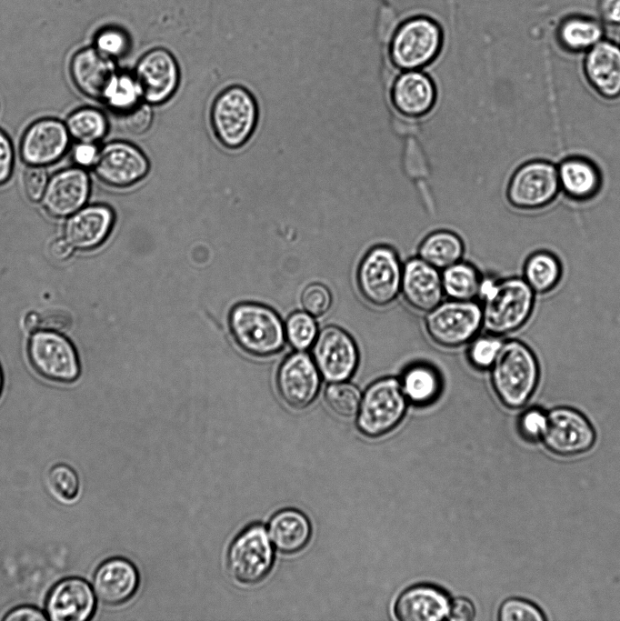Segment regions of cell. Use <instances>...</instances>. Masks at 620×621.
<instances>
[{
  "instance_id": "obj_17",
  "label": "cell",
  "mask_w": 620,
  "mask_h": 621,
  "mask_svg": "<svg viewBox=\"0 0 620 621\" xmlns=\"http://www.w3.org/2000/svg\"><path fill=\"white\" fill-rule=\"evenodd\" d=\"M96 599L83 578L67 577L56 583L45 601L47 617L54 621H85L95 615Z\"/></svg>"
},
{
  "instance_id": "obj_27",
  "label": "cell",
  "mask_w": 620,
  "mask_h": 621,
  "mask_svg": "<svg viewBox=\"0 0 620 621\" xmlns=\"http://www.w3.org/2000/svg\"><path fill=\"white\" fill-rule=\"evenodd\" d=\"M113 223L114 213L108 206L94 205L82 207L66 221L65 237L75 247L91 249L106 238Z\"/></svg>"
},
{
  "instance_id": "obj_42",
  "label": "cell",
  "mask_w": 620,
  "mask_h": 621,
  "mask_svg": "<svg viewBox=\"0 0 620 621\" xmlns=\"http://www.w3.org/2000/svg\"><path fill=\"white\" fill-rule=\"evenodd\" d=\"M498 618L501 621H544L545 616L535 604L522 598H510L501 605Z\"/></svg>"
},
{
  "instance_id": "obj_33",
  "label": "cell",
  "mask_w": 620,
  "mask_h": 621,
  "mask_svg": "<svg viewBox=\"0 0 620 621\" xmlns=\"http://www.w3.org/2000/svg\"><path fill=\"white\" fill-rule=\"evenodd\" d=\"M562 269L557 257L547 251L531 255L524 269L525 281L534 292L545 293L560 280Z\"/></svg>"
},
{
  "instance_id": "obj_6",
  "label": "cell",
  "mask_w": 620,
  "mask_h": 621,
  "mask_svg": "<svg viewBox=\"0 0 620 621\" xmlns=\"http://www.w3.org/2000/svg\"><path fill=\"white\" fill-rule=\"evenodd\" d=\"M408 405L398 377L378 378L362 393L356 426L366 436H381L399 425Z\"/></svg>"
},
{
  "instance_id": "obj_20",
  "label": "cell",
  "mask_w": 620,
  "mask_h": 621,
  "mask_svg": "<svg viewBox=\"0 0 620 621\" xmlns=\"http://www.w3.org/2000/svg\"><path fill=\"white\" fill-rule=\"evenodd\" d=\"M140 576L130 560L115 556L96 568L93 586L97 598L105 605L118 606L130 601L136 594Z\"/></svg>"
},
{
  "instance_id": "obj_39",
  "label": "cell",
  "mask_w": 620,
  "mask_h": 621,
  "mask_svg": "<svg viewBox=\"0 0 620 621\" xmlns=\"http://www.w3.org/2000/svg\"><path fill=\"white\" fill-rule=\"evenodd\" d=\"M497 336L488 334L475 336L467 345L466 357L477 370L491 368L502 346Z\"/></svg>"
},
{
  "instance_id": "obj_22",
  "label": "cell",
  "mask_w": 620,
  "mask_h": 621,
  "mask_svg": "<svg viewBox=\"0 0 620 621\" xmlns=\"http://www.w3.org/2000/svg\"><path fill=\"white\" fill-rule=\"evenodd\" d=\"M90 192L89 176L84 169L62 170L49 180L43 206L54 217L70 216L85 204Z\"/></svg>"
},
{
  "instance_id": "obj_11",
  "label": "cell",
  "mask_w": 620,
  "mask_h": 621,
  "mask_svg": "<svg viewBox=\"0 0 620 621\" xmlns=\"http://www.w3.org/2000/svg\"><path fill=\"white\" fill-rule=\"evenodd\" d=\"M312 358L328 383L350 380L359 364V351L353 336L336 325L323 327L311 346Z\"/></svg>"
},
{
  "instance_id": "obj_44",
  "label": "cell",
  "mask_w": 620,
  "mask_h": 621,
  "mask_svg": "<svg viewBox=\"0 0 620 621\" xmlns=\"http://www.w3.org/2000/svg\"><path fill=\"white\" fill-rule=\"evenodd\" d=\"M547 416L541 410L534 408L525 411L519 418L520 435L528 441H536L543 437L546 427Z\"/></svg>"
},
{
  "instance_id": "obj_14",
  "label": "cell",
  "mask_w": 620,
  "mask_h": 621,
  "mask_svg": "<svg viewBox=\"0 0 620 621\" xmlns=\"http://www.w3.org/2000/svg\"><path fill=\"white\" fill-rule=\"evenodd\" d=\"M135 77L142 99L149 105H161L175 93L180 72L174 55L166 49L157 47L146 52L138 61Z\"/></svg>"
},
{
  "instance_id": "obj_2",
  "label": "cell",
  "mask_w": 620,
  "mask_h": 621,
  "mask_svg": "<svg viewBox=\"0 0 620 621\" xmlns=\"http://www.w3.org/2000/svg\"><path fill=\"white\" fill-rule=\"evenodd\" d=\"M491 383L499 400L509 408H519L529 400L538 383L535 356L525 344L503 343L491 366Z\"/></svg>"
},
{
  "instance_id": "obj_5",
  "label": "cell",
  "mask_w": 620,
  "mask_h": 621,
  "mask_svg": "<svg viewBox=\"0 0 620 621\" xmlns=\"http://www.w3.org/2000/svg\"><path fill=\"white\" fill-rule=\"evenodd\" d=\"M258 119L254 95L245 87L232 85L215 98L210 120L217 140L226 148L243 146L253 135Z\"/></svg>"
},
{
  "instance_id": "obj_28",
  "label": "cell",
  "mask_w": 620,
  "mask_h": 621,
  "mask_svg": "<svg viewBox=\"0 0 620 621\" xmlns=\"http://www.w3.org/2000/svg\"><path fill=\"white\" fill-rule=\"evenodd\" d=\"M267 531L275 550L284 555H293L306 546L312 526L303 512L287 507L271 516Z\"/></svg>"
},
{
  "instance_id": "obj_35",
  "label": "cell",
  "mask_w": 620,
  "mask_h": 621,
  "mask_svg": "<svg viewBox=\"0 0 620 621\" xmlns=\"http://www.w3.org/2000/svg\"><path fill=\"white\" fill-rule=\"evenodd\" d=\"M324 397L332 411L341 416L350 417L358 411L362 392L349 380L337 381L328 383Z\"/></svg>"
},
{
  "instance_id": "obj_13",
  "label": "cell",
  "mask_w": 620,
  "mask_h": 621,
  "mask_svg": "<svg viewBox=\"0 0 620 621\" xmlns=\"http://www.w3.org/2000/svg\"><path fill=\"white\" fill-rule=\"evenodd\" d=\"M542 438L551 452L571 456L588 451L595 443V433L583 414L573 408L557 407L547 415Z\"/></svg>"
},
{
  "instance_id": "obj_4",
  "label": "cell",
  "mask_w": 620,
  "mask_h": 621,
  "mask_svg": "<svg viewBox=\"0 0 620 621\" xmlns=\"http://www.w3.org/2000/svg\"><path fill=\"white\" fill-rule=\"evenodd\" d=\"M443 41L442 28L435 20L415 15L395 30L389 44V57L401 71L422 70L437 58Z\"/></svg>"
},
{
  "instance_id": "obj_15",
  "label": "cell",
  "mask_w": 620,
  "mask_h": 621,
  "mask_svg": "<svg viewBox=\"0 0 620 621\" xmlns=\"http://www.w3.org/2000/svg\"><path fill=\"white\" fill-rule=\"evenodd\" d=\"M97 177L108 185L126 187L142 180L149 171V161L137 146L112 142L98 153L94 165Z\"/></svg>"
},
{
  "instance_id": "obj_41",
  "label": "cell",
  "mask_w": 620,
  "mask_h": 621,
  "mask_svg": "<svg viewBox=\"0 0 620 621\" xmlns=\"http://www.w3.org/2000/svg\"><path fill=\"white\" fill-rule=\"evenodd\" d=\"M333 296L330 289L324 284L312 283L305 287L301 295V304L305 312L313 316H321L331 308Z\"/></svg>"
},
{
  "instance_id": "obj_31",
  "label": "cell",
  "mask_w": 620,
  "mask_h": 621,
  "mask_svg": "<svg viewBox=\"0 0 620 621\" xmlns=\"http://www.w3.org/2000/svg\"><path fill=\"white\" fill-rule=\"evenodd\" d=\"M600 23L586 16H570L565 19L557 31L562 48L572 54L585 53L603 39Z\"/></svg>"
},
{
  "instance_id": "obj_45",
  "label": "cell",
  "mask_w": 620,
  "mask_h": 621,
  "mask_svg": "<svg viewBox=\"0 0 620 621\" xmlns=\"http://www.w3.org/2000/svg\"><path fill=\"white\" fill-rule=\"evenodd\" d=\"M47 173L38 165H30L26 168L23 176V185L27 198L31 201L40 200L47 186Z\"/></svg>"
},
{
  "instance_id": "obj_54",
  "label": "cell",
  "mask_w": 620,
  "mask_h": 621,
  "mask_svg": "<svg viewBox=\"0 0 620 621\" xmlns=\"http://www.w3.org/2000/svg\"><path fill=\"white\" fill-rule=\"evenodd\" d=\"M1 387H2V374H1V371H0V392H1Z\"/></svg>"
},
{
  "instance_id": "obj_30",
  "label": "cell",
  "mask_w": 620,
  "mask_h": 621,
  "mask_svg": "<svg viewBox=\"0 0 620 621\" xmlns=\"http://www.w3.org/2000/svg\"><path fill=\"white\" fill-rule=\"evenodd\" d=\"M464 252V242L456 233L439 229L425 236L418 246L417 255L442 271L462 260Z\"/></svg>"
},
{
  "instance_id": "obj_40",
  "label": "cell",
  "mask_w": 620,
  "mask_h": 621,
  "mask_svg": "<svg viewBox=\"0 0 620 621\" xmlns=\"http://www.w3.org/2000/svg\"><path fill=\"white\" fill-rule=\"evenodd\" d=\"M129 46V37L120 28H103L95 37V48L110 59L123 56L128 51Z\"/></svg>"
},
{
  "instance_id": "obj_38",
  "label": "cell",
  "mask_w": 620,
  "mask_h": 621,
  "mask_svg": "<svg viewBox=\"0 0 620 621\" xmlns=\"http://www.w3.org/2000/svg\"><path fill=\"white\" fill-rule=\"evenodd\" d=\"M48 484L53 494L64 502L75 500L80 492L79 476L75 469L66 464H57L50 469Z\"/></svg>"
},
{
  "instance_id": "obj_52",
  "label": "cell",
  "mask_w": 620,
  "mask_h": 621,
  "mask_svg": "<svg viewBox=\"0 0 620 621\" xmlns=\"http://www.w3.org/2000/svg\"><path fill=\"white\" fill-rule=\"evenodd\" d=\"M73 245L67 239H56L50 244L49 253L51 256L58 261H63L70 256Z\"/></svg>"
},
{
  "instance_id": "obj_3",
  "label": "cell",
  "mask_w": 620,
  "mask_h": 621,
  "mask_svg": "<svg viewBox=\"0 0 620 621\" xmlns=\"http://www.w3.org/2000/svg\"><path fill=\"white\" fill-rule=\"evenodd\" d=\"M228 324L235 342L250 355L268 356L279 352L285 345L282 320L267 305L251 302L237 304L229 314Z\"/></svg>"
},
{
  "instance_id": "obj_18",
  "label": "cell",
  "mask_w": 620,
  "mask_h": 621,
  "mask_svg": "<svg viewBox=\"0 0 620 621\" xmlns=\"http://www.w3.org/2000/svg\"><path fill=\"white\" fill-rule=\"evenodd\" d=\"M390 100L395 110L407 118L427 115L437 101L433 79L422 70L402 71L393 81Z\"/></svg>"
},
{
  "instance_id": "obj_43",
  "label": "cell",
  "mask_w": 620,
  "mask_h": 621,
  "mask_svg": "<svg viewBox=\"0 0 620 621\" xmlns=\"http://www.w3.org/2000/svg\"><path fill=\"white\" fill-rule=\"evenodd\" d=\"M153 121V112L147 103H139L135 106L121 113L119 121L121 128L126 133L141 135L148 130Z\"/></svg>"
},
{
  "instance_id": "obj_29",
  "label": "cell",
  "mask_w": 620,
  "mask_h": 621,
  "mask_svg": "<svg viewBox=\"0 0 620 621\" xmlns=\"http://www.w3.org/2000/svg\"><path fill=\"white\" fill-rule=\"evenodd\" d=\"M401 389L408 402L417 407L435 403L443 391V377L433 365L417 361L404 368L398 377Z\"/></svg>"
},
{
  "instance_id": "obj_19",
  "label": "cell",
  "mask_w": 620,
  "mask_h": 621,
  "mask_svg": "<svg viewBox=\"0 0 620 621\" xmlns=\"http://www.w3.org/2000/svg\"><path fill=\"white\" fill-rule=\"evenodd\" d=\"M69 136L66 125L62 122L51 118L38 120L22 137L21 156L30 165L53 164L66 152Z\"/></svg>"
},
{
  "instance_id": "obj_49",
  "label": "cell",
  "mask_w": 620,
  "mask_h": 621,
  "mask_svg": "<svg viewBox=\"0 0 620 621\" xmlns=\"http://www.w3.org/2000/svg\"><path fill=\"white\" fill-rule=\"evenodd\" d=\"M475 617V606L465 598H456L450 605L447 618L454 621H470Z\"/></svg>"
},
{
  "instance_id": "obj_10",
  "label": "cell",
  "mask_w": 620,
  "mask_h": 621,
  "mask_svg": "<svg viewBox=\"0 0 620 621\" xmlns=\"http://www.w3.org/2000/svg\"><path fill=\"white\" fill-rule=\"evenodd\" d=\"M556 164L532 159L519 165L506 187V197L515 208L535 210L550 205L560 194Z\"/></svg>"
},
{
  "instance_id": "obj_32",
  "label": "cell",
  "mask_w": 620,
  "mask_h": 621,
  "mask_svg": "<svg viewBox=\"0 0 620 621\" xmlns=\"http://www.w3.org/2000/svg\"><path fill=\"white\" fill-rule=\"evenodd\" d=\"M445 295L450 299L472 301L478 297L482 276L469 262L458 261L441 272Z\"/></svg>"
},
{
  "instance_id": "obj_47",
  "label": "cell",
  "mask_w": 620,
  "mask_h": 621,
  "mask_svg": "<svg viewBox=\"0 0 620 621\" xmlns=\"http://www.w3.org/2000/svg\"><path fill=\"white\" fill-rule=\"evenodd\" d=\"M14 164L12 144L7 135L0 130V185L10 177Z\"/></svg>"
},
{
  "instance_id": "obj_8",
  "label": "cell",
  "mask_w": 620,
  "mask_h": 621,
  "mask_svg": "<svg viewBox=\"0 0 620 621\" xmlns=\"http://www.w3.org/2000/svg\"><path fill=\"white\" fill-rule=\"evenodd\" d=\"M403 264L397 251L386 244L369 248L356 270V284L364 299L382 307L393 303L401 291Z\"/></svg>"
},
{
  "instance_id": "obj_36",
  "label": "cell",
  "mask_w": 620,
  "mask_h": 621,
  "mask_svg": "<svg viewBox=\"0 0 620 621\" xmlns=\"http://www.w3.org/2000/svg\"><path fill=\"white\" fill-rule=\"evenodd\" d=\"M141 91L135 75L116 74L113 78L104 100L121 113L140 103Z\"/></svg>"
},
{
  "instance_id": "obj_23",
  "label": "cell",
  "mask_w": 620,
  "mask_h": 621,
  "mask_svg": "<svg viewBox=\"0 0 620 621\" xmlns=\"http://www.w3.org/2000/svg\"><path fill=\"white\" fill-rule=\"evenodd\" d=\"M585 76L602 97L620 96V45L602 39L588 49L582 61Z\"/></svg>"
},
{
  "instance_id": "obj_51",
  "label": "cell",
  "mask_w": 620,
  "mask_h": 621,
  "mask_svg": "<svg viewBox=\"0 0 620 621\" xmlns=\"http://www.w3.org/2000/svg\"><path fill=\"white\" fill-rule=\"evenodd\" d=\"M598 12L605 22L620 25V0H599Z\"/></svg>"
},
{
  "instance_id": "obj_34",
  "label": "cell",
  "mask_w": 620,
  "mask_h": 621,
  "mask_svg": "<svg viewBox=\"0 0 620 621\" xmlns=\"http://www.w3.org/2000/svg\"><path fill=\"white\" fill-rule=\"evenodd\" d=\"M69 135L79 143L95 144L104 137L107 131L105 115L94 108L75 111L66 120Z\"/></svg>"
},
{
  "instance_id": "obj_26",
  "label": "cell",
  "mask_w": 620,
  "mask_h": 621,
  "mask_svg": "<svg viewBox=\"0 0 620 621\" xmlns=\"http://www.w3.org/2000/svg\"><path fill=\"white\" fill-rule=\"evenodd\" d=\"M561 193L571 200L586 202L600 193L603 176L598 165L582 155H570L557 165Z\"/></svg>"
},
{
  "instance_id": "obj_24",
  "label": "cell",
  "mask_w": 620,
  "mask_h": 621,
  "mask_svg": "<svg viewBox=\"0 0 620 621\" xmlns=\"http://www.w3.org/2000/svg\"><path fill=\"white\" fill-rule=\"evenodd\" d=\"M450 605L445 591L422 584L407 588L399 596L395 613L402 621H439L448 616Z\"/></svg>"
},
{
  "instance_id": "obj_48",
  "label": "cell",
  "mask_w": 620,
  "mask_h": 621,
  "mask_svg": "<svg viewBox=\"0 0 620 621\" xmlns=\"http://www.w3.org/2000/svg\"><path fill=\"white\" fill-rule=\"evenodd\" d=\"M48 617L44 612L32 606H21L8 611L3 620L5 621H45Z\"/></svg>"
},
{
  "instance_id": "obj_7",
  "label": "cell",
  "mask_w": 620,
  "mask_h": 621,
  "mask_svg": "<svg viewBox=\"0 0 620 621\" xmlns=\"http://www.w3.org/2000/svg\"><path fill=\"white\" fill-rule=\"evenodd\" d=\"M275 564V547L265 526L253 522L245 526L232 540L226 555V566L231 577L242 585L262 582Z\"/></svg>"
},
{
  "instance_id": "obj_12",
  "label": "cell",
  "mask_w": 620,
  "mask_h": 621,
  "mask_svg": "<svg viewBox=\"0 0 620 621\" xmlns=\"http://www.w3.org/2000/svg\"><path fill=\"white\" fill-rule=\"evenodd\" d=\"M33 367L44 377L57 382H72L79 375V364L73 345L55 332H37L28 344Z\"/></svg>"
},
{
  "instance_id": "obj_46",
  "label": "cell",
  "mask_w": 620,
  "mask_h": 621,
  "mask_svg": "<svg viewBox=\"0 0 620 621\" xmlns=\"http://www.w3.org/2000/svg\"><path fill=\"white\" fill-rule=\"evenodd\" d=\"M40 327L52 330H66L71 326V317L69 314L63 309L49 308L39 315Z\"/></svg>"
},
{
  "instance_id": "obj_1",
  "label": "cell",
  "mask_w": 620,
  "mask_h": 621,
  "mask_svg": "<svg viewBox=\"0 0 620 621\" xmlns=\"http://www.w3.org/2000/svg\"><path fill=\"white\" fill-rule=\"evenodd\" d=\"M478 297L482 299L483 328L497 336L521 327L534 305L533 289L517 277L500 281L482 277Z\"/></svg>"
},
{
  "instance_id": "obj_53",
  "label": "cell",
  "mask_w": 620,
  "mask_h": 621,
  "mask_svg": "<svg viewBox=\"0 0 620 621\" xmlns=\"http://www.w3.org/2000/svg\"><path fill=\"white\" fill-rule=\"evenodd\" d=\"M25 326L28 331H35L40 327L39 314L31 312L25 318Z\"/></svg>"
},
{
  "instance_id": "obj_25",
  "label": "cell",
  "mask_w": 620,
  "mask_h": 621,
  "mask_svg": "<svg viewBox=\"0 0 620 621\" xmlns=\"http://www.w3.org/2000/svg\"><path fill=\"white\" fill-rule=\"evenodd\" d=\"M70 73L79 91L88 97L103 100L116 75L112 59L103 55L95 47L84 48L75 54Z\"/></svg>"
},
{
  "instance_id": "obj_21",
  "label": "cell",
  "mask_w": 620,
  "mask_h": 621,
  "mask_svg": "<svg viewBox=\"0 0 620 621\" xmlns=\"http://www.w3.org/2000/svg\"><path fill=\"white\" fill-rule=\"evenodd\" d=\"M414 309L426 313L443 301L441 272L418 255L403 264L401 291Z\"/></svg>"
},
{
  "instance_id": "obj_9",
  "label": "cell",
  "mask_w": 620,
  "mask_h": 621,
  "mask_svg": "<svg viewBox=\"0 0 620 621\" xmlns=\"http://www.w3.org/2000/svg\"><path fill=\"white\" fill-rule=\"evenodd\" d=\"M425 327L439 346L457 348L467 345L483 328L481 305L475 300L442 301L426 312Z\"/></svg>"
},
{
  "instance_id": "obj_16",
  "label": "cell",
  "mask_w": 620,
  "mask_h": 621,
  "mask_svg": "<svg viewBox=\"0 0 620 621\" xmlns=\"http://www.w3.org/2000/svg\"><path fill=\"white\" fill-rule=\"evenodd\" d=\"M322 379L312 356L297 351L284 360L276 382L283 400L294 408L302 409L315 401Z\"/></svg>"
},
{
  "instance_id": "obj_50",
  "label": "cell",
  "mask_w": 620,
  "mask_h": 621,
  "mask_svg": "<svg viewBox=\"0 0 620 621\" xmlns=\"http://www.w3.org/2000/svg\"><path fill=\"white\" fill-rule=\"evenodd\" d=\"M98 155V150L94 144L79 143L74 149L73 157L80 166L94 165Z\"/></svg>"
},
{
  "instance_id": "obj_37",
  "label": "cell",
  "mask_w": 620,
  "mask_h": 621,
  "mask_svg": "<svg viewBox=\"0 0 620 621\" xmlns=\"http://www.w3.org/2000/svg\"><path fill=\"white\" fill-rule=\"evenodd\" d=\"M285 337L297 351L310 348L318 334L315 316L304 311L292 313L285 326Z\"/></svg>"
}]
</instances>
